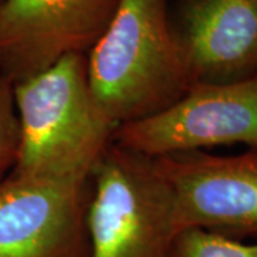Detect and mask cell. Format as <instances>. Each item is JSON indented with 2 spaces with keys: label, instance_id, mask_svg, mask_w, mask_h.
<instances>
[{
  "label": "cell",
  "instance_id": "cell-1",
  "mask_svg": "<svg viewBox=\"0 0 257 257\" xmlns=\"http://www.w3.org/2000/svg\"><path fill=\"white\" fill-rule=\"evenodd\" d=\"M93 97L116 127L175 104L190 80L176 43L169 0H120L87 53Z\"/></svg>",
  "mask_w": 257,
  "mask_h": 257
},
{
  "label": "cell",
  "instance_id": "cell-2",
  "mask_svg": "<svg viewBox=\"0 0 257 257\" xmlns=\"http://www.w3.org/2000/svg\"><path fill=\"white\" fill-rule=\"evenodd\" d=\"M20 143L10 177L90 175L116 124L93 97L87 55H67L13 84Z\"/></svg>",
  "mask_w": 257,
  "mask_h": 257
},
{
  "label": "cell",
  "instance_id": "cell-3",
  "mask_svg": "<svg viewBox=\"0 0 257 257\" xmlns=\"http://www.w3.org/2000/svg\"><path fill=\"white\" fill-rule=\"evenodd\" d=\"M86 224L90 257H169L175 200L155 159L111 142L90 173Z\"/></svg>",
  "mask_w": 257,
  "mask_h": 257
},
{
  "label": "cell",
  "instance_id": "cell-4",
  "mask_svg": "<svg viewBox=\"0 0 257 257\" xmlns=\"http://www.w3.org/2000/svg\"><path fill=\"white\" fill-rule=\"evenodd\" d=\"M113 142L149 157L230 145L257 150V76L193 83L170 107L116 128Z\"/></svg>",
  "mask_w": 257,
  "mask_h": 257
},
{
  "label": "cell",
  "instance_id": "cell-5",
  "mask_svg": "<svg viewBox=\"0 0 257 257\" xmlns=\"http://www.w3.org/2000/svg\"><path fill=\"white\" fill-rule=\"evenodd\" d=\"M90 175L0 183V257H90Z\"/></svg>",
  "mask_w": 257,
  "mask_h": 257
},
{
  "label": "cell",
  "instance_id": "cell-6",
  "mask_svg": "<svg viewBox=\"0 0 257 257\" xmlns=\"http://www.w3.org/2000/svg\"><path fill=\"white\" fill-rule=\"evenodd\" d=\"M175 200L179 231L187 227L229 237L257 236V150L234 156L204 150L153 157Z\"/></svg>",
  "mask_w": 257,
  "mask_h": 257
},
{
  "label": "cell",
  "instance_id": "cell-7",
  "mask_svg": "<svg viewBox=\"0 0 257 257\" xmlns=\"http://www.w3.org/2000/svg\"><path fill=\"white\" fill-rule=\"evenodd\" d=\"M120 0H2L0 73L10 82L42 73L67 55H87Z\"/></svg>",
  "mask_w": 257,
  "mask_h": 257
},
{
  "label": "cell",
  "instance_id": "cell-8",
  "mask_svg": "<svg viewBox=\"0 0 257 257\" xmlns=\"http://www.w3.org/2000/svg\"><path fill=\"white\" fill-rule=\"evenodd\" d=\"M170 23L190 84L257 76V0H180Z\"/></svg>",
  "mask_w": 257,
  "mask_h": 257
},
{
  "label": "cell",
  "instance_id": "cell-9",
  "mask_svg": "<svg viewBox=\"0 0 257 257\" xmlns=\"http://www.w3.org/2000/svg\"><path fill=\"white\" fill-rule=\"evenodd\" d=\"M169 257H257V243H243L217 231L187 227L176 234Z\"/></svg>",
  "mask_w": 257,
  "mask_h": 257
},
{
  "label": "cell",
  "instance_id": "cell-10",
  "mask_svg": "<svg viewBox=\"0 0 257 257\" xmlns=\"http://www.w3.org/2000/svg\"><path fill=\"white\" fill-rule=\"evenodd\" d=\"M20 143V127L13 83L0 73V175L12 170L16 163Z\"/></svg>",
  "mask_w": 257,
  "mask_h": 257
},
{
  "label": "cell",
  "instance_id": "cell-11",
  "mask_svg": "<svg viewBox=\"0 0 257 257\" xmlns=\"http://www.w3.org/2000/svg\"><path fill=\"white\" fill-rule=\"evenodd\" d=\"M0 2H2V0H0Z\"/></svg>",
  "mask_w": 257,
  "mask_h": 257
}]
</instances>
